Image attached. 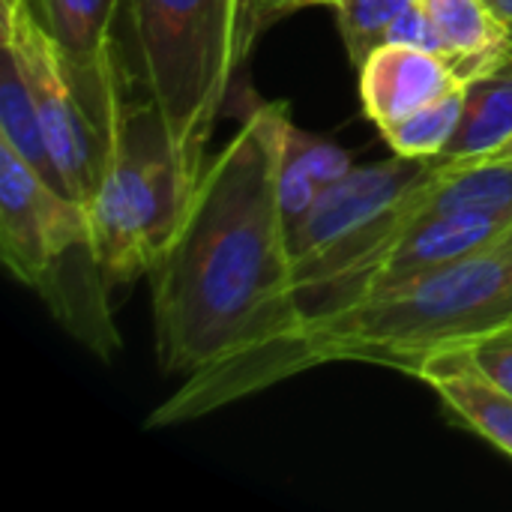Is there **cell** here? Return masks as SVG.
Returning a JSON list of instances; mask_svg holds the SVG:
<instances>
[{
  "label": "cell",
  "instance_id": "6da1fadb",
  "mask_svg": "<svg viewBox=\"0 0 512 512\" xmlns=\"http://www.w3.org/2000/svg\"><path fill=\"white\" fill-rule=\"evenodd\" d=\"M285 102H261L207 162L150 270L156 360L192 378L300 330L279 207Z\"/></svg>",
  "mask_w": 512,
  "mask_h": 512
},
{
  "label": "cell",
  "instance_id": "7a4b0ae2",
  "mask_svg": "<svg viewBox=\"0 0 512 512\" xmlns=\"http://www.w3.org/2000/svg\"><path fill=\"white\" fill-rule=\"evenodd\" d=\"M114 42L129 87L159 111L192 192L231 81L255 45L246 0H120Z\"/></svg>",
  "mask_w": 512,
  "mask_h": 512
},
{
  "label": "cell",
  "instance_id": "3957f363",
  "mask_svg": "<svg viewBox=\"0 0 512 512\" xmlns=\"http://www.w3.org/2000/svg\"><path fill=\"white\" fill-rule=\"evenodd\" d=\"M99 138L102 162L87 216L99 267L117 288L150 276L192 192L159 111L135 96L123 66L105 81Z\"/></svg>",
  "mask_w": 512,
  "mask_h": 512
},
{
  "label": "cell",
  "instance_id": "277c9868",
  "mask_svg": "<svg viewBox=\"0 0 512 512\" xmlns=\"http://www.w3.org/2000/svg\"><path fill=\"white\" fill-rule=\"evenodd\" d=\"M0 258L84 348L102 360L120 351L123 339L108 306L111 285L93 249L87 210L6 141H0Z\"/></svg>",
  "mask_w": 512,
  "mask_h": 512
},
{
  "label": "cell",
  "instance_id": "5b68a950",
  "mask_svg": "<svg viewBox=\"0 0 512 512\" xmlns=\"http://www.w3.org/2000/svg\"><path fill=\"white\" fill-rule=\"evenodd\" d=\"M435 168L438 159H408L393 153L384 162L354 165L339 183L318 195L303 222L288 231L300 318L330 282L369 258L408 219H414V195Z\"/></svg>",
  "mask_w": 512,
  "mask_h": 512
},
{
  "label": "cell",
  "instance_id": "8992f818",
  "mask_svg": "<svg viewBox=\"0 0 512 512\" xmlns=\"http://www.w3.org/2000/svg\"><path fill=\"white\" fill-rule=\"evenodd\" d=\"M0 39L12 42L18 51L42 135L63 177L66 195L87 210L99 180L102 138L66 54L33 18L24 0H0Z\"/></svg>",
  "mask_w": 512,
  "mask_h": 512
},
{
  "label": "cell",
  "instance_id": "52a82bcc",
  "mask_svg": "<svg viewBox=\"0 0 512 512\" xmlns=\"http://www.w3.org/2000/svg\"><path fill=\"white\" fill-rule=\"evenodd\" d=\"M512 225L483 216H423L408 219L384 246L330 282L306 309L303 324L339 315L366 297L393 291L420 276L438 273L504 243Z\"/></svg>",
  "mask_w": 512,
  "mask_h": 512
},
{
  "label": "cell",
  "instance_id": "ba28073f",
  "mask_svg": "<svg viewBox=\"0 0 512 512\" xmlns=\"http://www.w3.org/2000/svg\"><path fill=\"white\" fill-rule=\"evenodd\" d=\"M357 75L363 111L378 129L420 111L465 81L444 54L408 42L378 45L360 63Z\"/></svg>",
  "mask_w": 512,
  "mask_h": 512
},
{
  "label": "cell",
  "instance_id": "9c48e42d",
  "mask_svg": "<svg viewBox=\"0 0 512 512\" xmlns=\"http://www.w3.org/2000/svg\"><path fill=\"white\" fill-rule=\"evenodd\" d=\"M33 18L66 54L84 105L99 129L105 81L120 69L117 57V12L120 0H24Z\"/></svg>",
  "mask_w": 512,
  "mask_h": 512
},
{
  "label": "cell",
  "instance_id": "30bf717a",
  "mask_svg": "<svg viewBox=\"0 0 512 512\" xmlns=\"http://www.w3.org/2000/svg\"><path fill=\"white\" fill-rule=\"evenodd\" d=\"M417 378L438 393L456 423L512 459V393L480 369L468 345L432 354Z\"/></svg>",
  "mask_w": 512,
  "mask_h": 512
},
{
  "label": "cell",
  "instance_id": "8fae6325",
  "mask_svg": "<svg viewBox=\"0 0 512 512\" xmlns=\"http://www.w3.org/2000/svg\"><path fill=\"white\" fill-rule=\"evenodd\" d=\"M414 219L423 216H483L512 225V162L483 159L468 165L438 162L435 174L417 189Z\"/></svg>",
  "mask_w": 512,
  "mask_h": 512
},
{
  "label": "cell",
  "instance_id": "7c38bea8",
  "mask_svg": "<svg viewBox=\"0 0 512 512\" xmlns=\"http://www.w3.org/2000/svg\"><path fill=\"white\" fill-rule=\"evenodd\" d=\"M507 141H512V48L465 78V111L438 162H483L492 159Z\"/></svg>",
  "mask_w": 512,
  "mask_h": 512
},
{
  "label": "cell",
  "instance_id": "4fadbf2b",
  "mask_svg": "<svg viewBox=\"0 0 512 512\" xmlns=\"http://www.w3.org/2000/svg\"><path fill=\"white\" fill-rule=\"evenodd\" d=\"M420 9L438 33L444 57L462 78L480 72L512 48L510 33L486 0H420Z\"/></svg>",
  "mask_w": 512,
  "mask_h": 512
},
{
  "label": "cell",
  "instance_id": "5bb4252c",
  "mask_svg": "<svg viewBox=\"0 0 512 512\" xmlns=\"http://www.w3.org/2000/svg\"><path fill=\"white\" fill-rule=\"evenodd\" d=\"M0 141H6L27 165H33L51 186L66 192L54 156L45 144L42 123L33 105L30 84L24 78L18 51L12 42L0 39Z\"/></svg>",
  "mask_w": 512,
  "mask_h": 512
},
{
  "label": "cell",
  "instance_id": "9a60e30c",
  "mask_svg": "<svg viewBox=\"0 0 512 512\" xmlns=\"http://www.w3.org/2000/svg\"><path fill=\"white\" fill-rule=\"evenodd\" d=\"M462 111H465V81L459 87H453L450 93L438 96L435 102L423 105L420 111H414L378 132L396 156L441 159L459 129Z\"/></svg>",
  "mask_w": 512,
  "mask_h": 512
},
{
  "label": "cell",
  "instance_id": "2e32d148",
  "mask_svg": "<svg viewBox=\"0 0 512 512\" xmlns=\"http://www.w3.org/2000/svg\"><path fill=\"white\" fill-rule=\"evenodd\" d=\"M417 0H330L336 15L345 51L360 69V63L390 39L393 24L414 6Z\"/></svg>",
  "mask_w": 512,
  "mask_h": 512
},
{
  "label": "cell",
  "instance_id": "e0dca14e",
  "mask_svg": "<svg viewBox=\"0 0 512 512\" xmlns=\"http://www.w3.org/2000/svg\"><path fill=\"white\" fill-rule=\"evenodd\" d=\"M285 156L294 159L321 189L339 183L354 168V159L345 147L300 129L294 120L285 126Z\"/></svg>",
  "mask_w": 512,
  "mask_h": 512
},
{
  "label": "cell",
  "instance_id": "ac0fdd59",
  "mask_svg": "<svg viewBox=\"0 0 512 512\" xmlns=\"http://www.w3.org/2000/svg\"><path fill=\"white\" fill-rule=\"evenodd\" d=\"M324 189L294 162L285 156L282 150V168H279V207H282V216H285V225L288 231L294 225L303 222V216L315 207L318 195Z\"/></svg>",
  "mask_w": 512,
  "mask_h": 512
},
{
  "label": "cell",
  "instance_id": "d6986e66",
  "mask_svg": "<svg viewBox=\"0 0 512 512\" xmlns=\"http://www.w3.org/2000/svg\"><path fill=\"white\" fill-rule=\"evenodd\" d=\"M306 6H330V0H246V27H249V39L255 42L270 24H276L279 18L306 9Z\"/></svg>",
  "mask_w": 512,
  "mask_h": 512
},
{
  "label": "cell",
  "instance_id": "ffe728a7",
  "mask_svg": "<svg viewBox=\"0 0 512 512\" xmlns=\"http://www.w3.org/2000/svg\"><path fill=\"white\" fill-rule=\"evenodd\" d=\"M387 42H408V45H417V48H429V51H438V54H444V48H441V39H438V33L432 30V24H429V18H426V12L420 9V0L393 24V30H390V39Z\"/></svg>",
  "mask_w": 512,
  "mask_h": 512
},
{
  "label": "cell",
  "instance_id": "44dd1931",
  "mask_svg": "<svg viewBox=\"0 0 512 512\" xmlns=\"http://www.w3.org/2000/svg\"><path fill=\"white\" fill-rule=\"evenodd\" d=\"M486 3H489L492 15L504 24V30L510 33L512 39V0H486Z\"/></svg>",
  "mask_w": 512,
  "mask_h": 512
},
{
  "label": "cell",
  "instance_id": "7402d4cb",
  "mask_svg": "<svg viewBox=\"0 0 512 512\" xmlns=\"http://www.w3.org/2000/svg\"><path fill=\"white\" fill-rule=\"evenodd\" d=\"M492 159H504V162H512V141H507V144H504V147H501V150L492 156Z\"/></svg>",
  "mask_w": 512,
  "mask_h": 512
},
{
  "label": "cell",
  "instance_id": "603a6c76",
  "mask_svg": "<svg viewBox=\"0 0 512 512\" xmlns=\"http://www.w3.org/2000/svg\"><path fill=\"white\" fill-rule=\"evenodd\" d=\"M504 246H510V249H512V228H510V234L504 237Z\"/></svg>",
  "mask_w": 512,
  "mask_h": 512
}]
</instances>
